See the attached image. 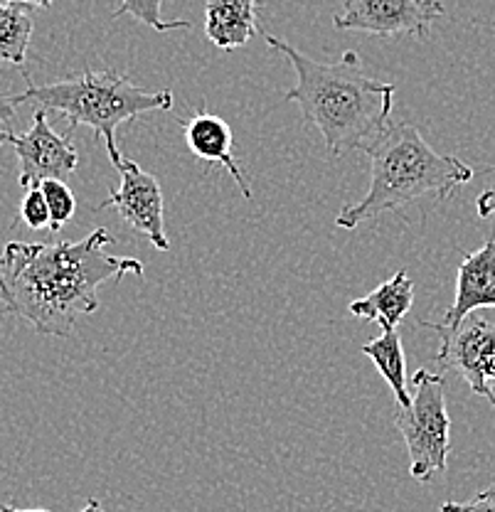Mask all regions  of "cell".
Here are the masks:
<instances>
[{"label": "cell", "mask_w": 495, "mask_h": 512, "mask_svg": "<svg viewBox=\"0 0 495 512\" xmlns=\"http://www.w3.org/2000/svg\"><path fill=\"white\" fill-rule=\"evenodd\" d=\"M114 237L104 227L82 242H8L0 254V303L40 335H72L77 318L99 311L106 281L141 276L143 264L106 254Z\"/></svg>", "instance_id": "cell-1"}, {"label": "cell", "mask_w": 495, "mask_h": 512, "mask_svg": "<svg viewBox=\"0 0 495 512\" xmlns=\"http://www.w3.org/2000/svg\"><path fill=\"white\" fill-rule=\"evenodd\" d=\"M264 40L294 67L296 87L286 92V101L301 106L303 119L321 131L333 158L365 151L392 121L397 87L367 77L355 50L345 52L343 60L323 64L301 55L279 37L264 35Z\"/></svg>", "instance_id": "cell-2"}, {"label": "cell", "mask_w": 495, "mask_h": 512, "mask_svg": "<svg viewBox=\"0 0 495 512\" xmlns=\"http://www.w3.org/2000/svg\"><path fill=\"white\" fill-rule=\"evenodd\" d=\"M370 158V190L355 205H345L335 217L343 229L395 212L424 195L441 200L473 178V168L456 156H441L422 138L417 126L390 121L385 131L365 148Z\"/></svg>", "instance_id": "cell-3"}, {"label": "cell", "mask_w": 495, "mask_h": 512, "mask_svg": "<svg viewBox=\"0 0 495 512\" xmlns=\"http://www.w3.org/2000/svg\"><path fill=\"white\" fill-rule=\"evenodd\" d=\"M23 96V104L33 101L37 109L57 111L69 119V131L74 126H89L97 138H104L114 168H119L121 156L116 146V128L126 121L138 119L151 111H168L173 106V92H146L136 87L126 74L114 69L84 72L79 77L60 79L50 84H30Z\"/></svg>", "instance_id": "cell-4"}, {"label": "cell", "mask_w": 495, "mask_h": 512, "mask_svg": "<svg viewBox=\"0 0 495 512\" xmlns=\"http://www.w3.org/2000/svg\"><path fill=\"white\" fill-rule=\"evenodd\" d=\"M409 451V473L427 483L434 473L446 471L451 453V419L444 397V377L419 370L412 380V407L395 419Z\"/></svg>", "instance_id": "cell-5"}, {"label": "cell", "mask_w": 495, "mask_h": 512, "mask_svg": "<svg viewBox=\"0 0 495 512\" xmlns=\"http://www.w3.org/2000/svg\"><path fill=\"white\" fill-rule=\"evenodd\" d=\"M444 15L439 0H345L335 15V30L367 32L377 37L412 35L427 40L431 25Z\"/></svg>", "instance_id": "cell-6"}, {"label": "cell", "mask_w": 495, "mask_h": 512, "mask_svg": "<svg viewBox=\"0 0 495 512\" xmlns=\"http://www.w3.org/2000/svg\"><path fill=\"white\" fill-rule=\"evenodd\" d=\"M424 328L439 335V355L444 370H456L473 394L488 397V382L495 370V328L483 318H466L459 328H449L444 323H427Z\"/></svg>", "instance_id": "cell-7"}, {"label": "cell", "mask_w": 495, "mask_h": 512, "mask_svg": "<svg viewBox=\"0 0 495 512\" xmlns=\"http://www.w3.org/2000/svg\"><path fill=\"white\" fill-rule=\"evenodd\" d=\"M8 143L18 153L20 185L25 190L40 188L47 180H67L77 170L79 156L69 141V131L65 136L52 131L45 109L35 111L30 131L10 133Z\"/></svg>", "instance_id": "cell-8"}, {"label": "cell", "mask_w": 495, "mask_h": 512, "mask_svg": "<svg viewBox=\"0 0 495 512\" xmlns=\"http://www.w3.org/2000/svg\"><path fill=\"white\" fill-rule=\"evenodd\" d=\"M116 170L121 173V188L111 190L97 210L116 207L121 220L129 224L133 232L151 239L158 252H168L170 242L163 227V192L158 180L129 158L121 160Z\"/></svg>", "instance_id": "cell-9"}, {"label": "cell", "mask_w": 495, "mask_h": 512, "mask_svg": "<svg viewBox=\"0 0 495 512\" xmlns=\"http://www.w3.org/2000/svg\"><path fill=\"white\" fill-rule=\"evenodd\" d=\"M478 308H495V234L478 252L461 261L454 306L446 311L441 323L459 328Z\"/></svg>", "instance_id": "cell-10"}, {"label": "cell", "mask_w": 495, "mask_h": 512, "mask_svg": "<svg viewBox=\"0 0 495 512\" xmlns=\"http://www.w3.org/2000/svg\"><path fill=\"white\" fill-rule=\"evenodd\" d=\"M185 143H188L190 151H193L200 160L220 163L234 178L239 192H242L247 200H252V188H249L247 175H244L237 158H234V136L225 119H220V116L210 114V111L205 109H198L193 119L185 124Z\"/></svg>", "instance_id": "cell-11"}, {"label": "cell", "mask_w": 495, "mask_h": 512, "mask_svg": "<svg viewBox=\"0 0 495 512\" xmlns=\"http://www.w3.org/2000/svg\"><path fill=\"white\" fill-rule=\"evenodd\" d=\"M259 0H207L205 35L220 50L244 47L259 32Z\"/></svg>", "instance_id": "cell-12"}, {"label": "cell", "mask_w": 495, "mask_h": 512, "mask_svg": "<svg viewBox=\"0 0 495 512\" xmlns=\"http://www.w3.org/2000/svg\"><path fill=\"white\" fill-rule=\"evenodd\" d=\"M414 303V281L409 279L407 269L397 271L390 281H385L382 286H377L375 291L367 293V296L358 298L348 306V311L355 318L370 320L382 328V333H390V330H399L404 316L412 311Z\"/></svg>", "instance_id": "cell-13"}, {"label": "cell", "mask_w": 495, "mask_h": 512, "mask_svg": "<svg viewBox=\"0 0 495 512\" xmlns=\"http://www.w3.org/2000/svg\"><path fill=\"white\" fill-rule=\"evenodd\" d=\"M363 355L375 362L380 375L385 377L387 384L395 392V399L399 407L409 409L412 407V392L407 387V362H404V348H402V335L399 330H390L382 333V338L370 340L363 345Z\"/></svg>", "instance_id": "cell-14"}, {"label": "cell", "mask_w": 495, "mask_h": 512, "mask_svg": "<svg viewBox=\"0 0 495 512\" xmlns=\"http://www.w3.org/2000/svg\"><path fill=\"white\" fill-rule=\"evenodd\" d=\"M33 37V5H0V62L23 64Z\"/></svg>", "instance_id": "cell-15"}, {"label": "cell", "mask_w": 495, "mask_h": 512, "mask_svg": "<svg viewBox=\"0 0 495 512\" xmlns=\"http://www.w3.org/2000/svg\"><path fill=\"white\" fill-rule=\"evenodd\" d=\"M161 5H163V0H121V5H119V10L114 13V18H121V15H133L138 23H146L148 28H153L158 32L193 28L188 20H163Z\"/></svg>", "instance_id": "cell-16"}, {"label": "cell", "mask_w": 495, "mask_h": 512, "mask_svg": "<svg viewBox=\"0 0 495 512\" xmlns=\"http://www.w3.org/2000/svg\"><path fill=\"white\" fill-rule=\"evenodd\" d=\"M40 190L45 195L47 207H50V232L60 234L62 227L74 217V210H77L74 192L69 190L65 180H47V183L40 185Z\"/></svg>", "instance_id": "cell-17"}, {"label": "cell", "mask_w": 495, "mask_h": 512, "mask_svg": "<svg viewBox=\"0 0 495 512\" xmlns=\"http://www.w3.org/2000/svg\"><path fill=\"white\" fill-rule=\"evenodd\" d=\"M20 217L30 229H50V207H47V200L40 188L28 190L23 205H20Z\"/></svg>", "instance_id": "cell-18"}, {"label": "cell", "mask_w": 495, "mask_h": 512, "mask_svg": "<svg viewBox=\"0 0 495 512\" xmlns=\"http://www.w3.org/2000/svg\"><path fill=\"white\" fill-rule=\"evenodd\" d=\"M20 104H23V96L20 94L0 92V146L10 141V133L13 131H10L8 124L15 116V109H18Z\"/></svg>", "instance_id": "cell-19"}, {"label": "cell", "mask_w": 495, "mask_h": 512, "mask_svg": "<svg viewBox=\"0 0 495 512\" xmlns=\"http://www.w3.org/2000/svg\"><path fill=\"white\" fill-rule=\"evenodd\" d=\"M441 512H495V498L488 493H478L468 503H444Z\"/></svg>", "instance_id": "cell-20"}, {"label": "cell", "mask_w": 495, "mask_h": 512, "mask_svg": "<svg viewBox=\"0 0 495 512\" xmlns=\"http://www.w3.org/2000/svg\"><path fill=\"white\" fill-rule=\"evenodd\" d=\"M476 210H478V217H483V220H488V217H495V188L486 190L481 197H478Z\"/></svg>", "instance_id": "cell-21"}, {"label": "cell", "mask_w": 495, "mask_h": 512, "mask_svg": "<svg viewBox=\"0 0 495 512\" xmlns=\"http://www.w3.org/2000/svg\"><path fill=\"white\" fill-rule=\"evenodd\" d=\"M0 512H50V510H20V508H10V505H3ZM79 512H104V508H101L99 500L92 498V500H87V505H84Z\"/></svg>", "instance_id": "cell-22"}, {"label": "cell", "mask_w": 495, "mask_h": 512, "mask_svg": "<svg viewBox=\"0 0 495 512\" xmlns=\"http://www.w3.org/2000/svg\"><path fill=\"white\" fill-rule=\"evenodd\" d=\"M8 3H28V5H37V8H50L52 0H0V5H8Z\"/></svg>", "instance_id": "cell-23"}, {"label": "cell", "mask_w": 495, "mask_h": 512, "mask_svg": "<svg viewBox=\"0 0 495 512\" xmlns=\"http://www.w3.org/2000/svg\"><path fill=\"white\" fill-rule=\"evenodd\" d=\"M488 402H491L493 404V407H495V370H493V377H491V382H488Z\"/></svg>", "instance_id": "cell-24"}, {"label": "cell", "mask_w": 495, "mask_h": 512, "mask_svg": "<svg viewBox=\"0 0 495 512\" xmlns=\"http://www.w3.org/2000/svg\"><path fill=\"white\" fill-rule=\"evenodd\" d=\"M483 493H488V495H493V498H495V485H493V488H488V490H483Z\"/></svg>", "instance_id": "cell-25"}]
</instances>
